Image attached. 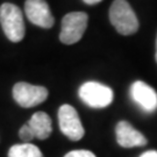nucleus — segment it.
I'll return each instance as SVG.
<instances>
[{
    "label": "nucleus",
    "instance_id": "nucleus-1",
    "mask_svg": "<svg viewBox=\"0 0 157 157\" xmlns=\"http://www.w3.org/2000/svg\"><path fill=\"white\" fill-rule=\"evenodd\" d=\"M111 23L121 35H132L139 29V20L127 0H114L109 8Z\"/></svg>",
    "mask_w": 157,
    "mask_h": 157
},
{
    "label": "nucleus",
    "instance_id": "nucleus-2",
    "mask_svg": "<svg viewBox=\"0 0 157 157\" xmlns=\"http://www.w3.org/2000/svg\"><path fill=\"white\" fill-rule=\"evenodd\" d=\"M0 23L6 37L12 42H20L25 36V22L21 10L6 2L0 7Z\"/></svg>",
    "mask_w": 157,
    "mask_h": 157
},
{
    "label": "nucleus",
    "instance_id": "nucleus-3",
    "mask_svg": "<svg viewBox=\"0 0 157 157\" xmlns=\"http://www.w3.org/2000/svg\"><path fill=\"white\" fill-rule=\"evenodd\" d=\"M89 17L84 12L67 13L62 19V28L59 40L64 44L77 43L83 37L87 27Z\"/></svg>",
    "mask_w": 157,
    "mask_h": 157
},
{
    "label": "nucleus",
    "instance_id": "nucleus-4",
    "mask_svg": "<svg viewBox=\"0 0 157 157\" xmlns=\"http://www.w3.org/2000/svg\"><path fill=\"white\" fill-rule=\"evenodd\" d=\"M79 97L87 106L104 108L112 104L114 94L112 89L106 85L97 82H87L80 86Z\"/></svg>",
    "mask_w": 157,
    "mask_h": 157
},
{
    "label": "nucleus",
    "instance_id": "nucleus-5",
    "mask_svg": "<svg viewBox=\"0 0 157 157\" xmlns=\"http://www.w3.org/2000/svg\"><path fill=\"white\" fill-rule=\"evenodd\" d=\"M58 122L63 134L71 141H79L85 134L84 127L76 108L71 105H62L58 109Z\"/></svg>",
    "mask_w": 157,
    "mask_h": 157
},
{
    "label": "nucleus",
    "instance_id": "nucleus-6",
    "mask_svg": "<svg viewBox=\"0 0 157 157\" xmlns=\"http://www.w3.org/2000/svg\"><path fill=\"white\" fill-rule=\"evenodd\" d=\"M13 98L21 107H34L42 104L48 98V90L40 86L28 83H17L13 87Z\"/></svg>",
    "mask_w": 157,
    "mask_h": 157
},
{
    "label": "nucleus",
    "instance_id": "nucleus-7",
    "mask_svg": "<svg viewBox=\"0 0 157 157\" xmlns=\"http://www.w3.org/2000/svg\"><path fill=\"white\" fill-rule=\"evenodd\" d=\"M25 12L29 21L41 28H51L55 22L45 0H26Z\"/></svg>",
    "mask_w": 157,
    "mask_h": 157
},
{
    "label": "nucleus",
    "instance_id": "nucleus-8",
    "mask_svg": "<svg viewBox=\"0 0 157 157\" xmlns=\"http://www.w3.org/2000/svg\"><path fill=\"white\" fill-rule=\"evenodd\" d=\"M130 94L146 112H155L157 109V93L150 85L137 80L130 87Z\"/></svg>",
    "mask_w": 157,
    "mask_h": 157
},
{
    "label": "nucleus",
    "instance_id": "nucleus-9",
    "mask_svg": "<svg viewBox=\"0 0 157 157\" xmlns=\"http://www.w3.org/2000/svg\"><path fill=\"white\" fill-rule=\"evenodd\" d=\"M117 141L119 146L124 148H133V147H143L147 144V139L142 133L127 122V121H120L115 128Z\"/></svg>",
    "mask_w": 157,
    "mask_h": 157
},
{
    "label": "nucleus",
    "instance_id": "nucleus-10",
    "mask_svg": "<svg viewBox=\"0 0 157 157\" xmlns=\"http://www.w3.org/2000/svg\"><path fill=\"white\" fill-rule=\"evenodd\" d=\"M28 124L32 127L35 137L39 140H45L50 136L52 132V122L50 117L44 112H36L28 121Z\"/></svg>",
    "mask_w": 157,
    "mask_h": 157
},
{
    "label": "nucleus",
    "instance_id": "nucleus-11",
    "mask_svg": "<svg viewBox=\"0 0 157 157\" xmlns=\"http://www.w3.org/2000/svg\"><path fill=\"white\" fill-rule=\"evenodd\" d=\"M8 157H43L39 148L30 143L15 144L10 149Z\"/></svg>",
    "mask_w": 157,
    "mask_h": 157
},
{
    "label": "nucleus",
    "instance_id": "nucleus-12",
    "mask_svg": "<svg viewBox=\"0 0 157 157\" xmlns=\"http://www.w3.org/2000/svg\"><path fill=\"white\" fill-rule=\"evenodd\" d=\"M19 136H20V139L23 141V142H26V143H28L29 141H32L35 137V134H34L33 129L32 127L29 126L28 124H23L22 127L20 128V132H19Z\"/></svg>",
    "mask_w": 157,
    "mask_h": 157
},
{
    "label": "nucleus",
    "instance_id": "nucleus-13",
    "mask_svg": "<svg viewBox=\"0 0 157 157\" xmlns=\"http://www.w3.org/2000/svg\"><path fill=\"white\" fill-rule=\"evenodd\" d=\"M64 157H95V155L90 150H72Z\"/></svg>",
    "mask_w": 157,
    "mask_h": 157
},
{
    "label": "nucleus",
    "instance_id": "nucleus-14",
    "mask_svg": "<svg viewBox=\"0 0 157 157\" xmlns=\"http://www.w3.org/2000/svg\"><path fill=\"white\" fill-rule=\"evenodd\" d=\"M140 157H157V151L156 150H149V151L143 152Z\"/></svg>",
    "mask_w": 157,
    "mask_h": 157
},
{
    "label": "nucleus",
    "instance_id": "nucleus-15",
    "mask_svg": "<svg viewBox=\"0 0 157 157\" xmlns=\"http://www.w3.org/2000/svg\"><path fill=\"white\" fill-rule=\"evenodd\" d=\"M101 0H84L85 4H87V5H95V4H98V2H100Z\"/></svg>",
    "mask_w": 157,
    "mask_h": 157
},
{
    "label": "nucleus",
    "instance_id": "nucleus-16",
    "mask_svg": "<svg viewBox=\"0 0 157 157\" xmlns=\"http://www.w3.org/2000/svg\"><path fill=\"white\" fill-rule=\"evenodd\" d=\"M155 58H156V62H157V37H156V54H155Z\"/></svg>",
    "mask_w": 157,
    "mask_h": 157
}]
</instances>
